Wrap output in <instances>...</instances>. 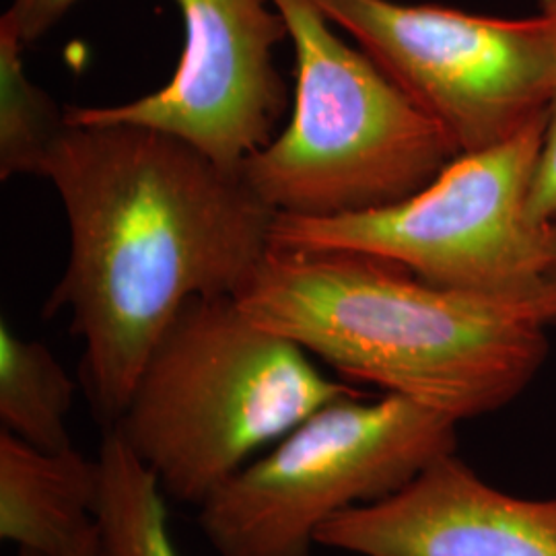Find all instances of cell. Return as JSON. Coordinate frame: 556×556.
Returning a JSON list of instances; mask_svg holds the SVG:
<instances>
[{
  "label": "cell",
  "instance_id": "cell-7",
  "mask_svg": "<svg viewBox=\"0 0 556 556\" xmlns=\"http://www.w3.org/2000/svg\"><path fill=\"white\" fill-rule=\"evenodd\" d=\"M454 144L457 155L516 139L548 116L556 31L528 20L396 0H314Z\"/></svg>",
  "mask_w": 556,
  "mask_h": 556
},
{
  "label": "cell",
  "instance_id": "cell-5",
  "mask_svg": "<svg viewBox=\"0 0 556 556\" xmlns=\"http://www.w3.org/2000/svg\"><path fill=\"white\" fill-rule=\"evenodd\" d=\"M546 119L503 144L457 155L390 206L319 219L277 215L270 250L361 252L435 287L534 312L556 266V220L538 219L530 206Z\"/></svg>",
  "mask_w": 556,
  "mask_h": 556
},
{
  "label": "cell",
  "instance_id": "cell-13",
  "mask_svg": "<svg viewBox=\"0 0 556 556\" xmlns=\"http://www.w3.org/2000/svg\"><path fill=\"white\" fill-rule=\"evenodd\" d=\"M25 43L0 17V179L40 176L68 130L66 108L29 79Z\"/></svg>",
  "mask_w": 556,
  "mask_h": 556
},
{
  "label": "cell",
  "instance_id": "cell-10",
  "mask_svg": "<svg viewBox=\"0 0 556 556\" xmlns=\"http://www.w3.org/2000/svg\"><path fill=\"white\" fill-rule=\"evenodd\" d=\"M100 457L43 452L0 431V538L17 551L54 553L96 523Z\"/></svg>",
  "mask_w": 556,
  "mask_h": 556
},
{
  "label": "cell",
  "instance_id": "cell-15",
  "mask_svg": "<svg viewBox=\"0 0 556 556\" xmlns=\"http://www.w3.org/2000/svg\"><path fill=\"white\" fill-rule=\"evenodd\" d=\"M79 0H11L2 20L9 21L25 46L46 38Z\"/></svg>",
  "mask_w": 556,
  "mask_h": 556
},
{
  "label": "cell",
  "instance_id": "cell-6",
  "mask_svg": "<svg viewBox=\"0 0 556 556\" xmlns=\"http://www.w3.org/2000/svg\"><path fill=\"white\" fill-rule=\"evenodd\" d=\"M456 418L408 397H338L199 505L219 556H312L332 517L390 497L457 452Z\"/></svg>",
  "mask_w": 556,
  "mask_h": 556
},
{
  "label": "cell",
  "instance_id": "cell-17",
  "mask_svg": "<svg viewBox=\"0 0 556 556\" xmlns=\"http://www.w3.org/2000/svg\"><path fill=\"white\" fill-rule=\"evenodd\" d=\"M534 312L538 318L544 324H555L556 321V266L553 273L546 278L542 291L538 293L536 303H534Z\"/></svg>",
  "mask_w": 556,
  "mask_h": 556
},
{
  "label": "cell",
  "instance_id": "cell-2",
  "mask_svg": "<svg viewBox=\"0 0 556 556\" xmlns=\"http://www.w3.org/2000/svg\"><path fill=\"white\" fill-rule=\"evenodd\" d=\"M236 299L338 379L457 422L511 404L548 357L530 307L435 287L361 252L270 250Z\"/></svg>",
  "mask_w": 556,
  "mask_h": 556
},
{
  "label": "cell",
  "instance_id": "cell-14",
  "mask_svg": "<svg viewBox=\"0 0 556 556\" xmlns=\"http://www.w3.org/2000/svg\"><path fill=\"white\" fill-rule=\"evenodd\" d=\"M540 13L553 23L556 31V0H540ZM530 206L538 219L556 220V89L548 108Z\"/></svg>",
  "mask_w": 556,
  "mask_h": 556
},
{
  "label": "cell",
  "instance_id": "cell-9",
  "mask_svg": "<svg viewBox=\"0 0 556 556\" xmlns=\"http://www.w3.org/2000/svg\"><path fill=\"white\" fill-rule=\"evenodd\" d=\"M318 546L353 556H556V497L509 495L452 452L394 495L332 517Z\"/></svg>",
  "mask_w": 556,
  "mask_h": 556
},
{
  "label": "cell",
  "instance_id": "cell-3",
  "mask_svg": "<svg viewBox=\"0 0 556 556\" xmlns=\"http://www.w3.org/2000/svg\"><path fill=\"white\" fill-rule=\"evenodd\" d=\"M361 390L326 376L231 295L190 299L165 328L114 431L165 497L199 507L299 422Z\"/></svg>",
  "mask_w": 556,
  "mask_h": 556
},
{
  "label": "cell",
  "instance_id": "cell-12",
  "mask_svg": "<svg viewBox=\"0 0 556 556\" xmlns=\"http://www.w3.org/2000/svg\"><path fill=\"white\" fill-rule=\"evenodd\" d=\"M96 523L101 556H179L167 526L165 493L128 445L105 431Z\"/></svg>",
  "mask_w": 556,
  "mask_h": 556
},
{
  "label": "cell",
  "instance_id": "cell-8",
  "mask_svg": "<svg viewBox=\"0 0 556 556\" xmlns=\"http://www.w3.org/2000/svg\"><path fill=\"white\" fill-rule=\"evenodd\" d=\"M184 50L165 87L122 105L66 108L68 124H135L192 144L229 172L275 139L289 91L275 48L289 38L270 0H174Z\"/></svg>",
  "mask_w": 556,
  "mask_h": 556
},
{
  "label": "cell",
  "instance_id": "cell-11",
  "mask_svg": "<svg viewBox=\"0 0 556 556\" xmlns=\"http://www.w3.org/2000/svg\"><path fill=\"white\" fill-rule=\"evenodd\" d=\"M77 383L40 340L0 324V431L43 452L75 447L68 413Z\"/></svg>",
  "mask_w": 556,
  "mask_h": 556
},
{
  "label": "cell",
  "instance_id": "cell-1",
  "mask_svg": "<svg viewBox=\"0 0 556 556\" xmlns=\"http://www.w3.org/2000/svg\"><path fill=\"white\" fill-rule=\"evenodd\" d=\"M68 220V262L43 316H68L103 433L153 346L194 298H236L273 248V211L241 172L135 124H68L43 167Z\"/></svg>",
  "mask_w": 556,
  "mask_h": 556
},
{
  "label": "cell",
  "instance_id": "cell-4",
  "mask_svg": "<svg viewBox=\"0 0 556 556\" xmlns=\"http://www.w3.org/2000/svg\"><path fill=\"white\" fill-rule=\"evenodd\" d=\"M295 48L289 126L243 163L278 215L338 217L413 197L457 157L454 144L314 0H270Z\"/></svg>",
  "mask_w": 556,
  "mask_h": 556
},
{
  "label": "cell",
  "instance_id": "cell-16",
  "mask_svg": "<svg viewBox=\"0 0 556 556\" xmlns=\"http://www.w3.org/2000/svg\"><path fill=\"white\" fill-rule=\"evenodd\" d=\"M17 556H101L100 532L98 523L85 530L79 538H75L68 546L54 551V553H31V551H17Z\"/></svg>",
  "mask_w": 556,
  "mask_h": 556
}]
</instances>
